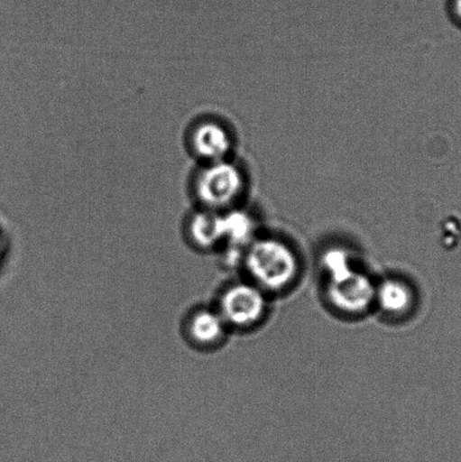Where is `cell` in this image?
<instances>
[{
    "instance_id": "cell-5",
    "label": "cell",
    "mask_w": 461,
    "mask_h": 462,
    "mask_svg": "<svg viewBox=\"0 0 461 462\" xmlns=\"http://www.w3.org/2000/svg\"><path fill=\"white\" fill-rule=\"evenodd\" d=\"M227 324L218 310L201 308L185 321L184 333L189 344L198 347L215 346L224 338Z\"/></svg>"
},
{
    "instance_id": "cell-4",
    "label": "cell",
    "mask_w": 461,
    "mask_h": 462,
    "mask_svg": "<svg viewBox=\"0 0 461 462\" xmlns=\"http://www.w3.org/2000/svg\"><path fill=\"white\" fill-rule=\"evenodd\" d=\"M328 297L338 310L360 314L376 299V288L367 275L354 270L341 279L329 280Z\"/></svg>"
},
{
    "instance_id": "cell-2",
    "label": "cell",
    "mask_w": 461,
    "mask_h": 462,
    "mask_svg": "<svg viewBox=\"0 0 461 462\" xmlns=\"http://www.w3.org/2000/svg\"><path fill=\"white\" fill-rule=\"evenodd\" d=\"M245 179L241 171L227 162H218L203 174L200 182L202 201L214 208L234 205L243 196Z\"/></svg>"
},
{
    "instance_id": "cell-7",
    "label": "cell",
    "mask_w": 461,
    "mask_h": 462,
    "mask_svg": "<svg viewBox=\"0 0 461 462\" xmlns=\"http://www.w3.org/2000/svg\"><path fill=\"white\" fill-rule=\"evenodd\" d=\"M376 299L383 310L392 315L406 311L412 302V292L399 280H386L376 289Z\"/></svg>"
},
{
    "instance_id": "cell-9",
    "label": "cell",
    "mask_w": 461,
    "mask_h": 462,
    "mask_svg": "<svg viewBox=\"0 0 461 462\" xmlns=\"http://www.w3.org/2000/svg\"><path fill=\"white\" fill-rule=\"evenodd\" d=\"M323 265L329 275V280L341 279L355 270L349 254L342 248L328 249L324 254Z\"/></svg>"
},
{
    "instance_id": "cell-11",
    "label": "cell",
    "mask_w": 461,
    "mask_h": 462,
    "mask_svg": "<svg viewBox=\"0 0 461 462\" xmlns=\"http://www.w3.org/2000/svg\"><path fill=\"white\" fill-rule=\"evenodd\" d=\"M455 12L461 20V0H455Z\"/></svg>"
},
{
    "instance_id": "cell-10",
    "label": "cell",
    "mask_w": 461,
    "mask_h": 462,
    "mask_svg": "<svg viewBox=\"0 0 461 462\" xmlns=\"http://www.w3.org/2000/svg\"><path fill=\"white\" fill-rule=\"evenodd\" d=\"M224 238L239 245L246 243L252 231L251 220L241 214H232L223 219Z\"/></svg>"
},
{
    "instance_id": "cell-6",
    "label": "cell",
    "mask_w": 461,
    "mask_h": 462,
    "mask_svg": "<svg viewBox=\"0 0 461 462\" xmlns=\"http://www.w3.org/2000/svg\"><path fill=\"white\" fill-rule=\"evenodd\" d=\"M194 143L200 155L216 162L224 161L232 147L227 131L216 124L201 125L197 131Z\"/></svg>"
},
{
    "instance_id": "cell-3",
    "label": "cell",
    "mask_w": 461,
    "mask_h": 462,
    "mask_svg": "<svg viewBox=\"0 0 461 462\" xmlns=\"http://www.w3.org/2000/svg\"><path fill=\"white\" fill-rule=\"evenodd\" d=\"M265 310V299L254 285L239 283L229 287L219 301V314L227 325L247 328L255 324Z\"/></svg>"
},
{
    "instance_id": "cell-8",
    "label": "cell",
    "mask_w": 461,
    "mask_h": 462,
    "mask_svg": "<svg viewBox=\"0 0 461 462\" xmlns=\"http://www.w3.org/2000/svg\"><path fill=\"white\" fill-rule=\"evenodd\" d=\"M191 236L198 247L210 248L224 238L223 219L201 216L193 221Z\"/></svg>"
},
{
    "instance_id": "cell-1",
    "label": "cell",
    "mask_w": 461,
    "mask_h": 462,
    "mask_svg": "<svg viewBox=\"0 0 461 462\" xmlns=\"http://www.w3.org/2000/svg\"><path fill=\"white\" fill-rule=\"evenodd\" d=\"M246 267L262 288L281 290L296 279L298 258L286 243L275 238L256 240L246 254Z\"/></svg>"
}]
</instances>
